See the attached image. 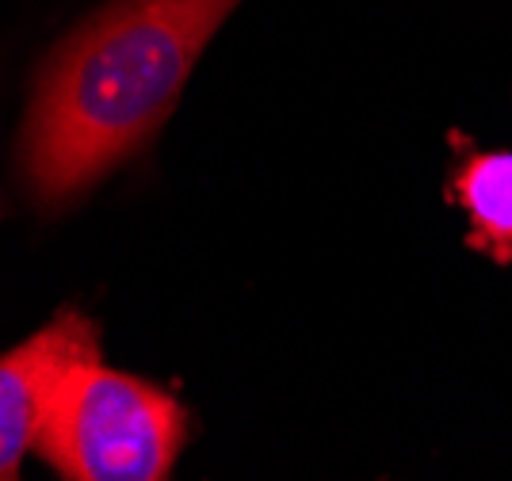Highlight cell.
<instances>
[{"mask_svg":"<svg viewBox=\"0 0 512 481\" xmlns=\"http://www.w3.org/2000/svg\"><path fill=\"white\" fill-rule=\"evenodd\" d=\"M88 363H100V333L85 314H73V310L4 356L0 363V481H23V455L39 447L65 382Z\"/></svg>","mask_w":512,"mask_h":481,"instance_id":"3","label":"cell"},{"mask_svg":"<svg viewBox=\"0 0 512 481\" xmlns=\"http://www.w3.org/2000/svg\"><path fill=\"white\" fill-rule=\"evenodd\" d=\"M184 440L188 413L172 394L88 363L65 382L35 451L62 481H172Z\"/></svg>","mask_w":512,"mask_h":481,"instance_id":"2","label":"cell"},{"mask_svg":"<svg viewBox=\"0 0 512 481\" xmlns=\"http://www.w3.org/2000/svg\"><path fill=\"white\" fill-rule=\"evenodd\" d=\"M448 199L467 210L474 252L512 264V153H467L448 180Z\"/></svg>","mask_w":512,"mask_h":481,"instance_id":"4","label":"cell"},{"mask_svg":"<svg viewBox=\"0 0 512 481\" xmlns=\"http://www.w3.org/2000/svg\"><path fill=\"white\" fill-rule=\"evenodd\" d=\"M237 0H111L54 50L20 138L27 195L81 199L169 119L203 46Z\"/></svg>","mask_w":512,"mask_h":481,"instance_id":"1","label":"cell"}]
</instances>
